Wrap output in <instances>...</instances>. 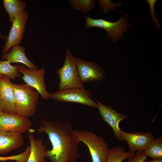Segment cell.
Wrapping results in <instances>:
<instances>
[{"mask_svg":"<svg viewBox=\"0 0 162 162\" xmlns=\"http://www.w3.org/2000/svg\"><path fill=\"white\" fill-rule=\"evenodd\" d=\"M24 142L22 134L0 130V154H7L21 146Z\"/></svg>","mask_w":162,"mask_h":162,"instance_id":"cell-14","label":"cell"},{"mask_svg":"<svg viewBox=\"0 0 162 162\" xmlns=\"http://www.w3.org/2000/svg\"><path fill=\"white\" fill-rule=\"evenodd\" d=\"M18 71L20 73L22 74V78L24 81L28 85L36 89L43 99L47 100L50 98V94L46 88L44 68L32 70L20 64Z\"/></svg>","mask_w":162,"mask_h":162,"instance_id":"cell-8","label":"cell"},{"mask_svg":"<svg viewBox=\"0 0 162 162\" xmlns=\"http://www.w3.org/2000/svg\"><path fill=\"white\" fill-rule=\"evenodd\" d=\"M135 154L126 152L122 146H116L110 149L106 162H122L125 159L134 156Z\"/></svg>","mask_w":162,"mask_h":162,"instance_id":"cell-18","label":"cell"},{"mask_svg":"<svg viewBox=\"0 0 162 162\" xmlns=\"http://www.w3.org/2000/svg\"><path fill=\"white\" fill-rule=\"evenodd\" d=\"M32 124L28 118L0 111V130L22 134L30 129Z\"/></svg>","mask_w":162,"mask_h":162,"instance_id":"cell-10","label":"cell"},{"mask_svg":"<svg viewBox=\"0 0 162 162\" xmlns=\"http://www.w3.org/2000/svg\"><path fill=\"white\" fill-rule=\"evenodd\" d=\"M144 152L147 157H151L153 160L162 159V137L154 138Z\"/></svg>","mask_w":162,"mask_h":162,"instance_id":"cell-19","label":"cell"},{"mask_svg":"<svg viewBox=\"0 0 162 162\" xmlns=\"http://www.w3.org/2000/svg\"><path fill=\"white\" fill-rule=\"evenodd\" d=\"M36 131L45 133L52 146L46 154L51 162H75L79 158L78 142L75 138L71 126L67 122H63L45 118L40 121Z\"/></svg>","mask_w":162,"mask_h":162,"instance_id":"cell-1","label":"cell"},{"mask_svg":"<svg viewBox=\"0 0 162 162\" xmlns=\"http://www.w3.org/2000/svg\"><path fill=\"white\" fill-rule=\"evenodd\" d=\"M76 60L77 72L83 83L102 81L105 78L104 70L99 64L77 57Z\"/></svg>","mask_w":162,"mask_h":162,"instance_id":"cell-11","label":"cell"},{"mask_svg":"<svg viewBox=\"0 0 162 162\" xmlns=\"http://www.w3.org/2000/svg\"><path fill=\"white\" fill-rule=\"evenodd\" d=\"M150 132H133L128 133L121 130L119 140L126 142L128 146L129 152L134 153L136 151H144L154 139Z\"/></svg>","mask_w":162,"mask_h":162,"instance_id":"cell-9","label":"cell"},{"mask_svg":"<svg viewBox=\"0 0 162 162\" xmlns=\"http://www.w3.org/2000/svg\"><path fill=\"white\" fill-rule=\"evenodd\" d=\"M2 2L8 14L9 21L11 22L16 17L24 11L27 4L23 0H3Z\"/></svg>","mask_w":162,"mask_h":162,"instance_id":"cell-17","label":"cell"},{"mask_svg":"<svg viewBox=\"0 0 162 162\" xmlns=\"http://www.w3.org/2000/svg\"><path fill=\"white\" fill-rule=\"evenodd\" d=\"M29 16V13L25 10L13 21L8 35L3 47L2 54L8 52L12 47L20 45Z\"/></svg>","mask_w":162,"mask_h":162,"instance_id":"cell-7","label":"cell"},{"mask_svg":"<svg viewBox=\"0 0 162 162\" xmlns=\"http://www.w3.org/2000/svg\"><path fill=\"white\" fill-rule=\"evenodd\" d=\"M76 58L70 50L67 49L64 64L62 68L57 69L56 72L60 79L58 91L84 88L77 72Z\"/></svg>","mask_w":162,"mask_h":162,"instance_id":"cell-4","label":"cell"},{"mask_svg":"<svg viewBox=\"0 0 162 162\" xmlns=\"http://www.w3.org/2000/svg\"><path fill=\"white\" fill-rule=\"evenodd\" d=\"M92 97V93L85 88L57 91L49 94L50 98L59 102L79 103L97 108V104Z\"/></svg>","mask_w":162,"mask_h":162,"instance_id":"cell-6","label":"cell"},{"mask_svg":"<svg viewBox=\"0 0 162 162\" xmlns=\"http://www.w3.org/2000/svg\"><path fill=\"white\" fill-rule=\"evenodd\" d=\"M143 162H162V159H156L150 160H148L146 159Z\"/></svg>","mask_w":162,"mask_h":162,"instance_id":"cell-24","label":"cell"},{"mask_svg":"<svg viewBox=\"0 0 162 162\" xmlns=\"http://www.w3.org/2000/svg\"><path fill=\"white\" fill-rule=\"evenodd\" d=\"M84 16L86 20L85 28L98 27L104 29L106 31L108 37L115 43L122 38L123 33L130 26L128 22L126 15L115 22L102 19H93L85 15Z\"/></svg>","mask_w":162,"mask_h":162,"instance_id":"cell-5","label":"cell"},{"mask_svg":"<svg viewBox=\"0 0 162 162\" xmlns=\"http://www.w3.org/2000/svg\"><path fill=\"white\" fill-rule=\"evenodd\" d=\"M95 101L103 120L111 127L116 137L119 140L121 130L119 127V123L121 121L127 119L128 116L118 112L112 108L111 106H106L96 99Z\"/></svg>","mask_w":162,"mask_h":162,"instance_id":"cell-13","label":"cell"},{"mask_svg":"<svg viewBox=\"0 0 162 162\" xmlns=\"http://www.w3.org/2000/svg\"><path fill=\"white\" fill-rule=\"evenodd\" d=\"M6 60H0V74L14 80L20 77L18 68L20 64L12 65Z\"/></svg>","mask_w":162,"mask_h":162,"instance_id":"cell-20","label":"cell"},{"mask_svg":"<svg viewBox=\"0 0 162 162\" xmlns=\"http://www.w3.org/2000/svg\"><path fill=\"white\" fill-rule=\"evenodd\" d=\"M135 154L134 156L128 158L127 162H143L147 159L144 151H136Z\"/></svg>","mask_w":162,"mask_h":162,"instance_id":"cell-23","label":"cell"},{"mask_svg":"<svg viewBox=\"0 0 162 162\" xmlns=\"http://www.w3.org/2000/svg\"><path fill=\"white\" fill-rule=\"evenodd\" d=\"M28 138L30 142V152L26 162H47L46 158V147L44 144V139H35L33 133L35 130L30 129Z\"/></svg>","mask_w":162,"mask_h":162,"instance_id":"cell-15","label":"cell"},{"mask_svg":"<svg viewBox=\"0 0 162 162\" xmlns=\"http://www.w3.org/2000/svg\"><path fill=\"white\" fill-rule=\"evenodd\" d=\"M6 162V161H4V162Z\"/></svg>","mask_w":162,"mask_h":162,"instance_id":"cell-27","label":"cell"},{"mask_svg":"<svg viewBox=\"0 0 162 162\" xmlns=\"http://www.w3.org/2000/svg\"><path fill=\"white\" fill-rule=\"evenodd\" d=\"M13 84L10 78L2 76L0 79V109L4 112L17 114L15 107Z\"/></svg>","mask_w":162,"mask_h":162,"instance_id":"cell-12","label":"cell"},{"mask_svg":"<svg viewBox=\"0 0 162 162\" xmlns=\"http://www.w3.org/2000/svg\"><path fill=\"white\" fill-rule=\"evenodd\" d=\"M7 37L8 36L6 35L3 34L0 32V38L6 40Z\"/></svg>","mask_w":162,"mask_h":162,"instance_id":"cell-25","label":"cell"},{"mask_svg":"<svg viewBox=\"0 0 162 162\" xmlns=\"http://www.w3.org/2000/svg\"><path fill=\"white\" fill-rule=\"evenodd\" d=\"M8 52L2 54L1 58L10 63H20L32 70L37 69L38 67L30 60L26 54V49L20 45L12 47Z\"/></svg>","mask_w":162,"mask_h":162,"instance_id":"cell-16","label":"cell"},{"mask_svg":"<svg viewBox=\"0 0 162 162\" xmlns=\"http://www.w3.org/2000/svg\"><path fill=\"white\" fill-rule=\"evenodd\" d=\"M30 150V146H28L24 152L18 154L6 157L0 156V161L13 160L16 162H26L29 155Z\"/></svg>","mask_w":162,"mask_h":162,"instance_id":"cell-22","label":"cell"},{"mask_svg":"<svg viewBox=\"0 0 162 162\" xmlns=\"http://www.w3.org/2000/svg\"><path fill=\"white\" fill-rule=\"evenodd\" d=\"M2 75L0 74V79Z\"/></svg>","mask_w":162,"mask_h":162,"instance_id":"cell-26","label":"cell"},{"mask_svg":"<svg viewBox=\"0 0 162 162\" xmlns=\"http://www.w3.org/2000/svg\"><path fill=\"white\" fill-rule=\"evenodd\" d=\"M69 3L75 9L88 13L93 8L95 1L93 0H69Z\"/></svg>","mask_w":162,"mask_h":162,"instance_id":"cell-21","label":"cell"},{"mask_svg":"<svg viewBox=\"0 0 162 162\" xmlns=\"http://www.w3.org/2000/svg\"><path fill=\"white\" fill-rule=\"evenodd\" d=\"M1 111L0 109V111Z\"/></svg>","mask_w":162,"mask_h":162,"instance_id":"cell-28","label":"cell"},{"mask_svg":"<svg viewBox=\"0 0 162 162\" xmlns=\"http://www.w3.org/2000/svg\"><path fill=\"white\" fill-rule=\"evenodd\" d=\"M13 87L17 114L27 118L33 116L37 108L38 92L26 84H13Z\"/></svg>","mask_w":162,"mask_h":162,"instance_id":"cell-2","label":"cell"},{"mask_svg":"<svg viewBox=\"0 0 162 162\" xmlns=\"http://www.w3.org/2000/svg\"><path fill=\"white\" fill-rule=\"evenodd\" d=\"M75 139L88 147L92 162H106L110 149L105 140L92 131L73 130Z\"/></svg>","mask_w":162,"mask_h":162,"instance_id":"cell-3","label":"cell"}]
</instances>
